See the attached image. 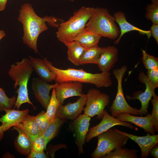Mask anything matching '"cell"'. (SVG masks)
I'll return each mask as SVG.
<instances>
[{
  "label": "cell",
  "mask_w": 158,
  "mask_h": 158,
  "mask_svg": "<svg viewBox=\"0 0 158 158\" xmlns=\"http://www.w3.org/2000/svg\"><path fill=\"white\" fill-rule=\"evenodd\" d=\"M18 20L23 26V43L37 53L38 37L42 32L48 30L46 22H54V19L47 16L44 18L39 17L35 12L32 5L27 3L21 6Z\"/></svg>",
  "instance_id": "6da1fadb"
},
{
  "label": "cell",
  "mask_w": 158,
  "mask_h": 158,
  "mask_svg": "<svg viewBox=\"0 0 158 158\" xmlns=\"http://www.w3.org/2000/svg\"><path fill=\"white\" fill-rule=\"evenodd\" d=\"M43 59L48 68L54 74V80L56 83L76 81L93 84L97 88L108 87L112 85L111 74L109 72L94 74L82 69H61L53 66L47 58H44Z\"/></svg>",
  "instance_id": "7a4b0ae2"
},
{
  "label": "cell",
  "mask_w": 158,
  "mask_h": 158,
  "mask_svg": "<svg viewBox=\"0 0 158 158\" xmlns=\"http://www.w3.org/2000/svg\"><path fill=\"white\" fill-rule=\"evenodd\" d=\"M33 71L31 61L28 58H24L20 61H17L11 66L8 74L14 82V88L19 86L16 92L18 96L14 109H18L22 104L27 103L36 109L29 99L27 87L28 80Z\"/></svg>",
  "instance_id": "3957f363"
},
{
  "label": "cell",
  "mask_w": 158,
  "mask_h": 158,
  "mask_svg": "<svg viewBox=\"0 0 158 158\" xmlns=\"http://www.w3.org/2000/svg\"><path fill=\"white\" fill-rule=\"evenodd\" d=\"M115 22L114 18L107 9L94 8L85 28L90 32L101 37L115 40L118 37L120 33Z\"/></svg>",
  "instance_id": "277c9868"
},
{
  "label": "cell",
  "mask_w": 158,
  "mask_h": 158,
  "mask_svg": "<svg viewBox=\"0 0 158 158\" xmlns=\"http://www.w3.org/2000/svg\"><path fill=\"white\" fill-rule=\"evenodd\" d=\"M94 9L82 6L67 21L60 24L56 33L58 40L64 44L73 41L74 38L85 28Z\"/></svg>",
  "instance_id": "5b68a950"
},
{
  "label": "cell",
  "mask_w": 158,
  "mask_h": 158,
  "mask_svg": "<svg viewBox=\"0 0 158 158\" xmlns=\"http://www.w3.org/2000/svg\"><path fill=\"white\" fill-rule=\"evenodd\" d=\"M97 137V146L91 154L92 158H101L117 149L123 147L129 139L115 128H110Z\"/></svg>",
  "instance_id": "8992f818"
},
{
  "label": "cell",
  "mask_w": 158,
  "mask_h": 158,
  "mask_svg": "<svg viewBox=\"0 0 158 158\" xmlns=\"http://www.w3.org/2000/svg\"><path fill=\"white\" fill-rule=\"evenodd\" d=\"M127 69V66L124 65L120 68L114 70L113 71V74L117 80V90L115 98L110 108V111L111 116L114 117L121 113H127L133 115H140L139 109L129 105L124 96L122 81Z\"/></svg>",
  "instance_id": "52a82bcc"
},
{
  "label": "cell",
  "mask_w": 158,
  "mask_h": 158,
  "mask_svg": "<svg viewBox=\"0 0 158 158\" xmlns=\"http://www.w3.org/2000/svg\"><path fill=\"white\" fill-rule=\"evenodd\" d=\"M86 96V107L83 110L84 114L91 118L97 115V119H102L104 108L110 102L109 96L97 89L91 88L88 90Z\"/></svg>",
  "instance_id": "ba28073f"
},
{
  "label": "cell",
  "mask_w": 158,
  "mask_h": 158,
  "mask_svg": "<svg viewBox=\"0 0 158 158\" xmlns=\"http://www.w3.org/2000/svg\"><path fill=\"white\" fill-rule=\"evenodd\" d=\"M104 112L103 117L100 123L89 129L86 138L85 142L87 143L99 134L116 125L123 126L131 129L135 128L130 123L121 121L110 115L105 109L104 110Z\"/></svg>",
  "instance_id": "9c48e42d"
},
{
  "label": "cell",
  "mask_w": 158,
  "mask_h": 158,
  "mask_svg": "<svg viewBox=\"0 0 158 158\" xmlns=\"http://www.w3.org/2000/svg\"><path fill=\"white\" fill-rule=\"evenodd\" d=\"M91 118L84 114H80L73 120L71 124L72 128L75 138V142L78 149L79 154L84 153L83 146L85 142Z\"/></svg>",
  "instance_id": "30bf717a"
},
{
  "label": "cell",
  "mask_w": 158,
  "mask_h": 158,
  "mask_svg": "<svg viewBox=\"0 0 158 158\" xmlns=\"http://www.w3.org/2000/svg\"><path fill=\"white\" fill-rule=\"evenodd\" d=\"M138 79L140 82L145 84L146 88L145 91H137L134 92L133 97L130 96H127L126 97L128 99H137L140 101L141 106L139 111L140 115L142 116L143 114H146L147 112L149 102L155 93L156 88L148 81L146 75L142 71L140 72Z\"/></svg>",
  "instance_id": "8fae6325"
},
{
  "label": "cell",
  "mask_w": 158,
  "mask_h": 158,
  "mask_svg": "<svg viewBox=\"0 0 158 158\" xmlns=\"http://www.w3.org/2000/svg\"><path fill=\"white\" fill-rule=\"evenodd\" d=\"M86 100V95L83 94L73 103L68 102L64 105L60 104L55 116L65 120H74L81 114L83 110Z\"/></svg>",
  "instance_id": "7c38bea8"
},
{
  "label": "cell",
  "mask_w": 158,
  "mask_h": 158,
  "mask_svg": "<svg viewBox=\"0 0 158 158\" xmlns=\"http://www.w3.org/2000/svg\"><path fill=\"white\" fill-rule=\"evenodd\" d=\"M49 84L40 78L34 77L32 78L31 87L36 100L45 109H47L51 99L49 95L50 90L55 88L58 84Z\"/></svg>",
  "instance_id": "4fadbf2b"
},
{
  "label": "cell",
  "mask_w": 158,
  "mask_h": 158,
  "mask_svg": "<svg viewBox=\"0 0 158 158\" xmlns=\"http://www.w3.org/2000/svg\"><path fill=\"white\" fill-rule=\"evenodd\" d=\"M83 85L81 83L76 81L58 83L54 88L56 97L60 104H63L67 98L73 96H82Z\"/></svg>",
  "instance_id": "5bb4252c"
},
{
  "label": "cell",
  "mask_w": 158,
  "mask_h": 158,
  "mask_svg": "<svg viewBox=\"0 0 158 158\" xmlns=\"http://www.w3.org/2000/svg\"><path fill=\"white\" fill-rule=\"evenodd\" d=\"M13 127V129L16 130L18 133L14 142L15 149L21 155H28L32 151V141L36 135L29 133L21 123Z\"/></svg>",
  "instance_id": "9a60e30c"
},
{
  "label": "cell",
  "mask_w": 158,
  "mask_h": 158,
  "mask_svg": "<svg viewBox=\"0 0 158 158\" xmlns=\"http://www.w3.org/2000/svg\"><path fill=\"white\" fill-rule=\"evenodd\" d=\"M118 50L114 46L102 48L99 57L96 64L103 72H109L118 61Z\"/></svg>",
  "instance_id": "2e32d148"
},
{
  "label": "cell",
  "mask_w": 158,
  "mask_h": 158,
  "mask_svg": "<svg viewBox=\"0 0 158 158\" xmlns=\"http://www.w3.org/2000/svg\"><path fill=\"white\" fill-rule=\"evenodd\" d=\"M118 130L138 145L141 151V158H147L151 149L158 143V134L151 135L148 133L145 136H139Z\"/></svg>",
  "instance_id": "e0dca14e"
},
{
  "label": "cell",
  "mask_w": 158,
  "mask_h": 158,
  "mask_svg": "<svg viewBox=\"0 0 158 158\" xmlns=\"http://www.w3.org/2000/svg\"><path fill=\"white\" fill-rule=\"evenodd\" d=\"M115 117L121 121L133 124L152 135L155 134L150 114L148 113L146 116L143 117L135 116L127 113H121L117 114Z\"/></svg>",
  "instance_id": "ac0fdd59"
},
{
  "label": "cell",
  "mask_w": 158,
  "mask_h": 158,
  "mask_svg": "<svg viewBox=\"0 0 158 158\" xmlns=\"http://www.w3.org/2000/svg\"><path fill=\"white\" fill-rule=\"evenodd\" d=\"M29 111L28 109L23 110L5 109V114L0 118L1 125L6 131L12 127L22 123L26 118Z\"/></svg>",
  "instance_id": "d6986e66"
},
{
  "label": "cell",
  "mask_w": 158,
  "mask_h": 158,
  "mask_svg": "<svg viewBox=\"0 0 158 158\" xmlns=\"http://www.w3.org/2000/svg\"><path fill=\"white\" fill-rule=\"evenodd\" d=\"M113 17L120 29V35L118 39L114 41L115 44H118L123 36L126 33L132 31H138L140 34L146 35L147 36L148 39L151 36L150 30L147 31L142 30L128 22L126 19L124 13L122 11H119L114 13Z\"/></svg>",
  "instance_id": "ffe728a7"
},
{
  "label": "cell",
  "mask_w": 158,
  "mask_h": 158,
  "mask_svg": "<svg viewBox=\"0 0 158 158\" xmlns=\"http://www.w3.org/2000/svg\"><path fill=\"white\" fill-rule=\"evenodd\" d=\"M32 66L40 78L47 83L52 82L55 78L54 74L49 70L44 59L28 56Z\"/></svg>",
  "instance_id": "44dd1931"
},
{
  "label": "cell",
  "mask_w": 158,
  "mask_h": 158,
  "mask_svg": "<svg viewBox=\"0 0 158 158\" xmlns=\"http://www.w3.org/2000/svg\"><path fill=\"white\" fill-rule=\"evenodd\" d=\"M101 37L90 32L85 28L74 38L73 41L77 42L87 49L98 45Z\"/></svg>",
  "instance_id": "7402d4cb"
},
{
  "label": "cell",
  "mask_w": 158,
  "mask_h": 158,
  "mask_svg": "<svg viewBox=\"0 0 158 158\" xmlns=\"http://www.w3.org/2000/svg\"><path fill=\"white\" fill-rule=\"evenodd\" d=\"M67 48L68 60L75 66L80 65L81 56L86 49L77 42L73 41L65 44Z\"/></svg>",
  "instance_id": "603a6c76"
},
{
  "label": "cell",
  "mask_w": 158,
  "mask_h": 158,
  "mask_svg": "<svg viewBox=\"0 0 158 158\" xmlns=\"http://www.w3.org/2000/svg\"><path fill=\"white\" fill-rule=\"evenodd\" d=\"M102 49V48L98 45L85 49L80 59V65L88 63L96 64L99 57Z\"/></svg>",
  "instance_id": "cb8c5ba5"
},
{
  "label": "cell",
  "mask_w": 158,
  "mask_h": 158,
  "mask_svg": "<svg viewBox=\"0 0 158 158\" xmlns=\"http://www.w3.org/2000/svg\"><path fill=\"white\" fill-rule=\"evenodd\" d=\"M65 121L55 116L46 130L42 133L48 142L56 137Z\"/></svg>",
  "instance_id": "d4e9b609"
},
{
  "label": "cell",
  "mask_w": 158,
  "mask_h": 158,
  "mask_svg": "<svg viewBox=\"0 0 158 158\" xmlns=\"http://www.w3.org/2000/svg\"><path fill=\"white\" fill-rule=\"evenodd\" d=\"M138 150L135 149H130L124 147L116 149L101 158H138Z\"/></svg>",
  "instance_id": "484cf974"
},
{
  "label": "cell",
  "mask_w": 158,
  "mask_h": 158,
  "mask_svg": "<svg viewBox=\"0 0 158 158\" xmlns=\"http://www.w3.org/2000/svg\"><path fill=\"white\" fill-rule=\"evenodd\" d=\"M21 123L25 129L32 135H38L42 133L34 116L28 114L25 119Z\"/></svg>",
  "instance_id": "4316f807"
},
{
  "label": "cell",
  "mask_w": 158,
  "mask_h": 158,
  "mask_svg": "<svg viewBox=\"0 0 158 158\" xmlns=\"http://www.w3.org/2000/svg\"><path fill=\"white\" fill-rule=\"evenodd\" d=\"M57 99L55 91L54 88L53 89L51 98L47 107L46 114L50 122L54 119L58 107L60 104Z\"/></svg>",
  "instance_id": "83f0119b"
},
{
  "label": "cell",
  "mask_w": 158,
  "mask_h": 158,
  "mask_svg": "<svg viewBox=\"0 0 158 158\" xmlns=\"http://www.w3.org/2000/svg\"><path fill=\"white\" fill-rule=\"evenodd\" d=\"M17 98L13 96L8 97L4 90L0 87V112L4 111L5 109H11L15 105Z\"/></svg>",
  "instance_id": "f1b7e54d"
},
{
  "label": "cell",
  "mask_w": 158,
  "mask_h": 158,
  "mask_svg": "<svg viewBox=\"0 0 158 158\" xmlns=\"http://www.w3.org/2000/svg\"><path fill=\"white\" fill-rule=\"evenodd\" d=\"M48 143L47 140L43 135L42 133L37 135L32 141V151L38 153L43 152Z\"/></svg>",
  "instance_id": "f546056e"
},
{
  "label": "cell",
  "mask_w": 158,
  "mask_h": 158,
  "mask_svg": "<svg viewBox=\"0 0 158 158\" xmlns=\"http://www.w3.org/2000/svg\"><path fill=\"white\" fill-rule=\"evenodd\" d=\"M142 63L147 70H151L158 68V58L149 55L146 51L142 49Z\"/></svg>",
  "instance_id": "4dcf8cb0"
},
{
  "label": "cell",
  "mask_w": 158,
  "mask_h": 158,
  "mask_svg": "<svg viewBox=\"0 0 158 158\" xmlns=\"http://www.w3.org/2000/svg\"><path fill=\"white\" fill-rule=\"evenodd\" d=\"M146 11V18L150 20L153 24H158V4H147Z\"/></svg>",
  "instance_id": "1f68e13d"
},
{
  "label": "cell",
  "mask_w": 158,
  "mask_h": 158,
  "mask_svg": "<svg viewBox=\"0 0 158 158\" xmlns=\"http://www.w3.org/2000/svg\"><path fill=\"white\" fill-rule=\"evenodd\" d=\"M151 101L153 108L151 114L152 121V126L155 130L158 132V96L154 93Z\"/></svg>",
  "instance_id": "d6a6232c"
},
{
  "label": "cell",
  "mask_w": 158,
  "mask_h": 158,
  "mask_svg": "<svg viewBox=\"0 0 158 158\" xmlns=\"http://www.w3.org/2000/svg\"><path fill=\"white\" fill-rule=\"evenodd\" d=\"M34 117L42 132L43 133L46 130L51 123L47 118L46 112L42 111L37 115L34 116Z\"/></svg>",
  "instance_id": "836d02e7"
},
{
  "label": "cell",
  "mask_w": 158,
  "mask_h": 158,
  "mask_svg": "<svg viewBox=\"0 0 158 158\" xmlns=\"http://www.w3.org/2000/svg\"><path fill=\"white\" fill-rule=\"evenodd\" d=\"M147 78L155 88L158 87V68L147 70Z\"/></svg>",
  "instance_id": "e575fe53"
},
{
  "label": "cell",
  "mask_w": 158,
  "mask_h": 158,
  "mask_svg": "<svg viewBox=\"0 0 158 158\" xmlns=\"http://www.w3.org/2000/svg\"><path fill=\"white\" fill-rule=\"evenodd\" d=\"M151 35L155 39L158 44V24H153L150 30Z\"/></svg>",
  "instance_id": "d590c367"
},
{
  "label": "cell",
  "mask_w": 158,
  "mask_h": 158,
  "mask_svg": "<svg viewBox=\"0 0 158 158\" xmlns=\"http://www.w3.org/2000/svg\"><path fill=\"white\" fill-rule=\"evenodd\" d=\"M27 158H48L44 152L38 153L32 151L30 154L27 156Z\"/></svg>",
  "instance_id": "8d00e7d4"
},
{
  "label": "cell",
  "mask_w": 158,
  "mask_h": 158,
  "mask_svg": "<svg viewBox=\"0 0 158 158\" xmlns=\"http://www.w3.org/2000/svg\"><path fill=\"white\" fill-rule=\"evenodd\" d=\"M149 154H150L152 156L155 158H158V144L155 145L151 149Z\"/></svg>",
  "instance_id": "74e56055"
},
{
  "label": "cell",
  "mask_w": 158,
  "mask_h": 158,
  "mask_svg": "<svg viewBox=\"0 0 158 158\" xmlns=\"http://www.w3.org/2000/svg\"><path fill=\"white\" fill-rule=\"evenodd\" d=\"M8 0H0V11H4L5 9Z\"/></svg>",
  "instance_id": "f35d334b"
},
{
  "label": "cell",
  "mask_w": 158,
  "mask_h": 158,
  "mask_svg": "<svg viewBox=\"0 0 158 158\" xmlns=\"http://www.w3.org/2000/svg\"><path fill=\"white\" fill-rule=\"evenodd\" d=\"M6 130L4 127L1 125L0 126V141L3 138L4 136V133Z\"/></svg>",
  "instance_id": "ab89813d"
},
{
  "label": "cell",
  "mask_w": 158,
  "mask_h": 158,
  "mask_svg": "<svg viewBox=\"0 0 158 158\" xmlns=\"http://www.w3.org/2000/svg\"><path fill=\"white\" fill-rule=\"evenodd\" d=\"M6 34L4 31L0 30V41L6 35Z\"/></svg>",
  "instance_id": "60d3db41"
},
{
  "label": "cell",
  "mask_w": 158,
  "mask_h": 158,
  "mask_svg": "<svg viewBox=\"0 0 158 158\" xmlns=\"http://www.w3.org/2000/svg\"><path fill=\"white\" fill-rule=\"evenodd\" d=\"M152 3L158 4V0H151Z\"/></svg>",
  "instance_id": "b9f144b4"
},
{
  "label": "cell",
  "mask_w": 158,
  "mask_h": 158,
  "mask_svg": "<svg viewBox=\"0 0 158 158\" xmlns=\"http://www.w3.org/2000/svg\"><path fill=\"white\" fill-rule=\"evenodd\" d=\"M69 1H71V2H73V1L75 0H69Z\"/></svg>",
  "instance_id": "7bdbcfd3"
}]
</instances>
